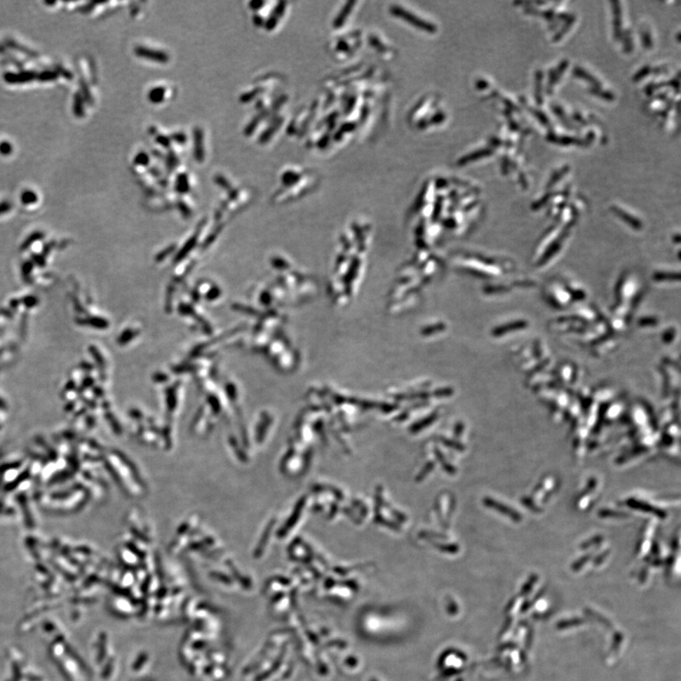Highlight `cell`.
Returning <instances> with one entry per match:
<instances>
[{
    "instance_id": "cell-1",
    "label": "cell",
    "mask_w": 681,
    "mask_h": 681,
    "mask_svg": "<svg viewBox=\"0 0 681 681\" xmlns=\"http://www.w3.org/2000/svg\"><path fill=\"white\" fill-rule=\"evenodd\" d=\"M37 78L36 73L34 72H23L19 73H5L4 80L10 85H20V83H29Z\"/></svg>"
},
{
    "instance_id": "cell-2",
    "label": "cell",
    "mask_w": 681,
    "mask_h": 681,
    "mask_svg": "<svg viewBox=\"0 0 681 681\" xmlns=\"http://www.w3.org/2000/svg\"><path fill=\"white\" fill-rule=\"evenodd\" d=\"M485 503L488 507H490V508H493L497 510L498 512L503 513L504 515H507V517L510 518V519L512 520H515V522H520V520L522 519V515H520L519 512L509 508L508 506H504L503 504L494 501L493 499H485Z\"/></svg>"
},
{
    "instance_id": "cell-3",
    "label": "cell",
    "mask_w": 681,
    "mask_h": 681,
    "mask_svg": "<svg viewBox=\"0 0 681 681\" xmlns=\"http://www.w3.org/2000/svg\"><path fill=\"white\" fill-rule=\"evenodd\" d=\"M628 504L629 506L632 507V508L641 510V511L653 513V514L658 515L659 518L666 517V513L661 511V510L655 508V507L650 506V504L647 503H642V501H639L637 500H631L628 501Z\"/></svg>"
},
{
    "instance_id": "cell-4",
    "label": "cell",
    "mask_w": 681,
    "mask_h": 681,
    "mask_svg": "<svg viewBox=\"0 0 681 681\" xmlns=\"http://www.w3.org/2000/svg\"><path fill=\"white\" fill-rule=\"evenodd\" d=\"M73 112L78 118H83L85 116V107H83V99L80 93L75 94L74 102H73Z\"/></svg>"
},
{
    "instance_id": "cell-5",
    "label": "cell",
    "mask_w": 681,
    "mask_h": 681,
    "mask_svg": "<svg viewBox=\"0 0 681 681\" xmlns=\"http://www.w3.org/2000/svg\"><path fill=\"white\" fill-rule=\"evenodd\" d=\"M574 72L577 77H580L584 79L586 81H591V83H593V85H596L597 86H600V85H599L600 83L597 81L596 79L593 78V76L588 74L587 72H585L584 69H581L580 67H574Z\"/></svg>"
},
{
    "instance_id": "cell-6",
    "label": "cell",
    "mask_w": 681,
    "mask_h": 681,
    "mask_svg": "<svg viewBox=\"0 0 681 681\" xmlns=\"http://www.w3.org/2000/svg\"><path fill=\"white\" fill-rule=\"evenodd\" d=\"M59 77L58 73L53 70H46L37 75V79L40 81H50L56 80Z\"/></svg>"
},
{
    "instance_id": "cell-7",
    "label": "cell",
    "mask_w": 681,
    "mask_h": 681,
    "mask_svg": "<svg viewBox=\"0 0 681 681\" xmlns=\"http://www.w3.org/2000/svg\"><path fill=\"white\" fill-rule=\"evenodd\" d=\"M7 44L10 46L11 48H15L16 50L21 51V53L28 54V55L35 56V54L32 53V50H28L27 48L20 47L18 43L13 42L12 40H8Z\"/></svg>"
},
{
    "instance_id": "cell-8",
    "label": "cell",
    "mask_w": 681,
    "mask_h": 681,
    "mask_svg": "<svg viewBox=\"0 0 681 681\" xmlns=\"http://www.w3.org/2000/svg\"><path fill=\"white\" fill-rule=\"evenodd\" d=\"M13 153V146L8 141L0 142V154L2 156H10Z\"/></svg>"
},
{
    "instance_id": "cell-9",
    "label": "cell",
    "mask_w": 681,
    "mask_h": 681,
    "mask_svg": "<svg viewBox=\"0 0 681 681\" xmlns=\"http://www.w3.org/2000/svg\"><path fill=\"white\" fill-rule=\"evenodd\" d=\"M23 203H32L36 202L37 197L34 192L27 191L22 194V197H21Z\"/></svg>"
},
{
    "instance_id": "cell-10",
    "label": "cell",
    "mask_w": 681,
    "mask_h": 681,
    "mask_svg": "<svg viewBox=\"0 0 681 681\" xmlns=\"http://www.w3.org/2000/svg\"><path fill=\"white\" fill-rule=\"evenodd\" d=\"M542 73L541 72H537V90H536V97L537 102L541 104V83Z\"/></svg>"
},
{
    "instance_id": "cell-11",
    "label": "cell",
    "mask_w": 681,
    "mask_h": 681,
    "mask_svg": "<svg viewBox=\"0 0 681 681\" xmlns=\"http://www.w3.org/2000/svg\"><path fill=\"white\" fill-rule=\"evenodd\" d=\"M533 112L534 115L536 116L537 118L539 119V121H541L542 124H544V126H549V122H548L549 121H548L546 116L544 115V113H541V111L537 110H534Z\"/></svg>"
},
{
    "instance_id": "cell-12",
    "label": "cell",
    "mask_w": 681,
    "mask_h": 681,
    "mask_svg": "<svg viewBox=\"0 0 681 681\" xmlns=\"http://www.w3.org/2000/svg\"><path fill=\"white\" fill-rule=\"evenodd\" d=\"M569 170V168H567L566 167V168H564L563 170H558V173H555V175H553V177H552V179H551V181H550L551 183H550V184H555V182L558 180V179L562 177L564 173H565L567 172V170Z\"/></svg>"
},
{
    "instance_id": "cell-13",
    "label": "cell",
    "mask_w": 681,
    "mask_h": 681,
    "mask_svg": "<svg viewBox=\"0 0 681 681\" xmlns=\"http://www.w3.org/2000/svg\"><path fill=\"white\" fill-rule=\"evenodd\" d=\"M81 90H83V96L86 97V100H88V102H90L92 97L90 96V94H89L88 88V86H86V85L85 81L81 80Z\"/></svg>"
},
{
    "instance_id": "cell-14",
    "label": "cell",
    "mask_w": 681,
    "mask_h": 681,
    "mask_svg": "<svg viewBox=\"0 0 681 681\" xmlns=\"http://www.w3.org/2000/svg\"><path fill=\"white\" fill-rule=\"evenodd\" d=\"M615 10H616V20H615L616 37H619V29H620V26L622 25V24L620 23L621 22L620 10L618 9V7H615Z\"/></svg>"
},
{
    "instance_id": "cell-15",
    "label": "cell",
    "mask_w": 681,
    "mask_h": 681,
    "mask_svg": "<svg viewBox=\"0 0 681 681\" xmlns=\"http://www.w3.org/2000/svg\"><path fill=\"white\" fill-rule=\"evenodd\" d=\"M648 72H649V69H648V67H645V69H642L641 72H639V74H638L636 77H635V80L636 81L641 80L642 78L645 77V75H647Z\"/></svg>"
},
{
    "instance_id": "cell-16",
    "label": "cell",
    "mask_w": 681,
    "mask_h": 681,
    "mask_svg": "<svg viewBox=\"0 0 681 681\" xmlns=\"http://www.w3.org/2000/svg\"><path fill=\"white\" fill-rule=\"evenodd\" d=\"M560 142L565 144V145H569V144L577 143L579 141L574 140V138L564 137L562 140H560Z\"/></svg>"
},
{
    "instance_id": "cell-17",
    "label": "cell",
    "mask_w": 681,
    "mask_h": 681,
    "mask_svg": "<svg viewBox=\"0 0 681 681\" xmlns=\"http://www.w3.org/2000/svg\"><path fill=\"white\" fill-rule=\"evenodd\" d=\"M60 72L63 73L64 77H66L67 79H72V73L67 72V70H65L64 69H60Z\"/></svg>"
},
{
    "instance_id": "cell-18",
    "label": "cell",
    "mask_w": 681,
    "mask_h": 681,
    "mask_svg": "<svg viewBox=\"0 0 681 681\" xmlns=\"http://www.w3.org/2000/svg\"><path fill=\"white\" fill-rule=\"evenodd\" d=\"M9 208H10L9 203H2V205H0V211H5L7 210H9Z\"/></svg>"
}]
</instances>
